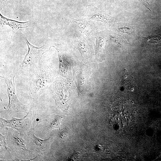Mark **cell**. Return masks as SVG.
Listing matches in <instances>:
<instances>
[{
	"label": "cell",
	"instance_id": "5bb4252c",
	"mask_svg": "<svg viewBox=\"0 0 161 161\" xmlns=\"http://www.w3.org/2000/svg\"><path fill=\"white\" fill-rule=\"evenodd\" d=\"M7 129L6 134L5 136H3L1 133L0 134V146L3 149L6 150H7L8 148L6 141V138L7 134Z\"/></svg>",
	"mask_w": 161,
	"mask_h": 161
},
{
	"label": "cell",
	"instance_id": "5b68a950",
	"mask_svg": "<svg viewBox=\"0 0 161 161\" xmlns=\"http://www.w3.org/2000/svg\"><path fill=\"white\" fill-rule=\"evenodd\" d=\"M57 81L55 84V93L56 101L61 107H66L68 101V93L63 81Z\"/></svg>",
	"mask_w": 161,
	"mask_h": 161
},
{
	"label": "cell",
	"instance_id": "9c48e42d",
	"mask_svg": "<svg viewBox=\"0 0 161 161\" xmlns=\"http://www.w3.org/2000/svg\"><path fill=\"white\" fill-rule=\"evenodd\" d=\"M74 21L80 31L87 36H89L92 33V28L86 22L75 19Z\"/></svg>",
	"mask_w": 161,
	"mask_h": 161
},
{
	"label": "cell",
	"instance_id": "2e32d148",
	"mask_svg": "<svg viewBox=\"0 0 161 161\" xmlns=\"http://www.w3.org/2000/svg\"><path fill=\"white\" fill-rule=\"evenodd\" d=\"M117 30L125 34H131L133 31V29L131 27H126L119 28Z\"/></svg>",
	"mask_w": 161,
	"mask_h": 161
},
{
	"label": "cell",
	"instance_id": "3957f363",
	"mask_svg": "<svg viewBox=\"0 0 161 161\" xmlns=\"http://www.w3.org/2000/svg\"><path fill=\"white\" fill-rule=\"evenodd\" d=\"M26 42L28 47V51L21 63V66L22 68L38 65L43 54L49 50L46 45L38 47L30 43L27 39Z\"/></svg>",
	"mask_w": 161,
	"mask_h": 161
},
{
	"label": "cell",
	"instance_id": "e0dca14e",
	"mask_svg": "<svg viewBox=\"0 0 161 161\" xmlns=\"http://www.w3.org/2000/svg\"><path fill=\"white\" fill-rule=\"evenodd\" d=\"M69 134V129H64L61 132L60 137L62 140H64L67 138Z\"/></svg>",
	"mask_w": 161,
	"mask_h": 161
},
{
	"label": "cell",
	"instance_id": "d6986e66",
	"mask_svg": "<svg viewBox=\"0 0 161 161\" xmlns=\"http://www.w3.org/2000/svg\"><path fill=\"white\" fill-rule=\"evenodd\" d=\"M8 0H0L1 2V3H2L3 2L6 1Z\"/></svg>",
	"mask_w": 161,
	"mask_h": 161
},
{
	"label": "cell",
	"instance_id": "9a60e30c",
	"mask_svg": "<svg viewBox=\"0 0 161 161\" xmlns=\"http://www.w3.org/2000/svg\"><path fill=\"white\" fill-rule=\"evenodd\" d=\"M148 41L152 43H157L161 41V36L157 35L155 36H150L147 37H145Z\"/></svg>",
	"mask_w": 161,
	"mask_h": 161
},
{
	"label": "cell",
	"instance_id": "4fadbf2b",
	"mask_svg": "<svg viewBox=\"0 0 161 161\" xmlns=\"http://www.w3.org/2000/svg\"><path fill=\"white\" fill-rule=\"evenodd\" d=\"M13 138L15 142L19 147L25 151H30L26 149L25 142L22 139L14 137Z\"/></svg>",
	"mask_w": 161,
	"mask_h": 161
},
{
	"label": "cell",
	"instance_id": "ba28073f",
	"mask_svg": "<svg viewBox=\"0 0 161 161\" xmlns=\"http://www.w3.org/2000/svg\"><path fill=\"white\" fill-rule=\"evenodd\" d=\"M32 140L36 146V149L39 151H44L48 148L49 138L46 139H41L36 137L35 135H32Z\"/></svg>",
	"mask_w": 161,
	"mask_h": 161
},
{
	"label": "cell",
	"instance_id": "277c9868",
	"mask_svg": "<svg viewBox=\"0 0 161 161\" xmlns=\"http://www.w3.org/2000/svg\"><path fill=\"white\" fill-rule=\"evenodd\" d=\"M84 16L85 19L108 23L112 22L114 20L113 17L101 13L93 6H87Z\"/></svg>",
	"mask_w": 161,
	"mask_h": 161
},
{
	"label": "cell",
	"instance_id": "7a4b0ae2",
	"mask_svg": "<svg viewBox=\"0 0 161 161\" xmlns=\"http://www.w3.org/2000/svg\"><path fill=\"white\" fill-rule=\"evenodd\" d=\"M15 77V76L1 77L4 78L7 84L9 98V104L5 111L10 113L19 112H26V106L20 101L16 95L14 82Z\"/></svg>",
	"mask_w": 161,
	"mask_h": 161
},
{
	"label": "cell",
	"instance_id": "6da1fadb",
	"mask_svg": "<svg viewBox=\"0 0 161 161\" xmlns=\"http://www.w3.org/2000/svg\"><path fill=\"white\" fill-rule=\"evenodd\" d=\"M32 74L30 83V89L37 95L47 88L51 80V73L47 67H37Z\"/></svg>",
	"mask_w": 161,
	"mask_h": 161
},
{
	"label": "cell",
	"instance_id": "ac0fdd59",
	"mask_svg": "<svg viewBox=\"0 0 161 161\" xmlns=\"http://www.w3.org/2000/svg\"><path fill=\"white\" fill-rule=\"evenodd\" d=\"M140 2L144 5L146 8L148 9L150 11L149 7L151 5L153 1V0H138Z\"/></svg>",
	"mask_w": 161,
	"mask_h": 161
},
{
	"label": "cell",
	"instance_id": "7c38bea8",
	"mask_svg": "<svg viewBox=\"0 0 161 161\" xmlns=\"http://www.w3.org/2000/svg\"><path fill=\"white\" fill-rule=\"evenodd\" d=\"M76 44L77 49H79L82 55H85L86 49L85 41L82 39L79 40L76 43Z\"/></svg>",
	"mask_w": 161,
	"mask_h": 161
},
{
	"label": "cell",
	"instance_id": "8992f818",
	"mask_svg": "<svg viewBox=\"0 0 161 161\" xmlns=\"http://www.w3.org/2000/svg\"><path fill=\"white\" fill-rule=\"evenodd\" d=\"M28 114L27 115L22 119H18L13 117L11 120H6L0 117V121L3 127H9L15 129L21 132L26 125V117Z\"/></svg>",
	"mask_w": 161,
	"mask_h": 161
},
{
	"label": "cell",
	"instance_id": "52a82bcc",
	"mask_svg": "<svg viewBox=\"0 0 161 161\" xmlns=\"http://www.w3.org/2000/svg\"><path fill=\"white\" fill-rule=\"evenodd\" d=\"M0 24L3 26L4 25H8L12 29V35L11 38L14 34L20 28H25L30 26L29 21L24 22H20L17 21L9 19L5 17L0 14Z\"/></svg>",
	"mask_w": 161,
	"mask_h": 161
},
{
	"label": "cell",
	"instance_id": "8fae6325",
	"mask_svg": "<svg viewBox=\"0 0 161 161\" xmlns=\"http://www.w3.org/2000/svg\"><path fill=\"white\" fill-rule=\"evenodd\" d=\"M62 117L59 115H56L54 119L50 123L49 128L52 129L59 128Z\"/></svg>",
	"mask_w": 161,
	"mask_h": 161
},
{
	"label": "cell",
	"instance_id": "30bf717a",
	"mask_svg": "<svg viewBox=\"0 0 161 161\" xmlns=\"http://www.w3.org/2000/svg\"><path fill=\"white\" fill-rule=\"evenodd\" d=\"M104 37L101 35H98L96 38V51L97 56L101 53L104 43Z\"/></svg>",
	"mask_w": 161,
	"mask_h": 161
}]
</instances>
